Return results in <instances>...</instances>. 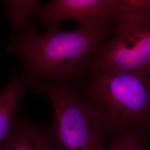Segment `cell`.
<instances>
[{"label": "cell", "mask_w": 150, "mask_h": 150, "mask_svg": "<svg viewBox=\"0 0 150 150\" xmlns=\"http://www.w3.org/2000/svg\"><path fill=\"white\" fill-rule=\"evenodd\" d=\"M115 29L98 31L79 27L70 31L59 28L39 34L32 23L14 36L7 48L22 60V76L31 87L38 81L69 82L87 78L97 50Z\"/></svg>", "instance_id": "cell-1"}, {"label": "cell", "mask_w": 150, "mask_h": 150, "mask_svg": "<svg viewBox=\"0 0 150 150\" xmlns=\"http://www.w3.org/2000/svg\"><path fill=\"white\" fill-rule=\"evenodd\" d=\"M87 78L79 92L108 131H148L150 75L90 70Z\"/></svg>", "instance_id": "cell-2"}, {"label": "cell", "mask_w": 150, "mask_h": 150, "mask_svg": "<svg viewBox=\"0 0 150 150\" xmlns=\"http://www.w3.org/2000/svg\"><path fill=\"white\" fill-rule=\"evenodd\" d=\"M112 36L97 50L90 70L150 75V5L121 0Z\"/></svg>", "instance_id": "cell-3"}, {"label": "cell", "mask_w": 150, "mask_h": 150, "mask_svg": "<svg viewBox=\"0 0 150 150\" xmlns=\"http://www.w3.org/2000/svg\"><path fill=\"white\" fill-rule=\"evenodd\" d=\"M33 92L48 97L54 111L51 134L62 150H105V123L71 82L43 81Z\"/></svg>", "instance_id": "cell-4"}, {"label": "cell", "mask_w": 150, "mask_h": 150, "mask_svg": "<svg viewBox=\"0 0 150 150\" xmlns=\"http://www.w3.org/2000/svg\"><path fill=\"white\" fill-rule=\"evenodd\" d=\"M120 4V0H53L42 6L36 17L48 30L69 20L77 21L82 28L110 30Z\"/></svg>", "instance_id": "cell-5"}, {"label": "cell", "mask_w": 150, "mask_h": 150, "mask_svg": "<svg viewBox=\"0 0 150 150\" xmlns=\"http://www.w3.org/2000/svg\"><path fill=\"white\" fill-rule=\"evenodd\" d=\"M47 131L22 117H15L0 150H57Z\"/></svg>", "instance_id": "cell-6"}, {"label": "cell", "mask_w": 150, "mask_h": 150, "mask_svg": "<svg viewBox=\"0 0 150 150\" xmlns=\"http://www.w3.org/2000/svg\"><path fill=\"white\" fill-rule=\"evenodd\" d=\"M30 87L25 78L15 73L10 83L0 91V147L10 134L16 110Z\"/></svg>", "instance_id": "cell-7"}, {"label": "cell", "mask_w": 150, "mask_h": 150, "mask_svg": "<svg viewBox=\"0 0 150 150\" xmlns=\"http://www.w3.org/2000/svg\"><path fill=\"white\" fill-rule=\"evenodd\" d=\"M6 13L15 30L24 29L36 17L42 5L38 1H4Z\"/></svg>", "instance_id": "cell-8"}, {"label": "cell", "mask_w": 150, "mask_h": 150, "mask_svg": "<svg viewBox=\"0 0 150 150\" xmlns=\"http://www.w3.org/2000/svg\"><path fill=\"white\" fill-rule=\"evenodd\" d=\"M148 142V137L145 132L127 131L120 133L112 145L106 150H147Z\"/></svg>", "instance_id": "cell-9"}]
</instances>
